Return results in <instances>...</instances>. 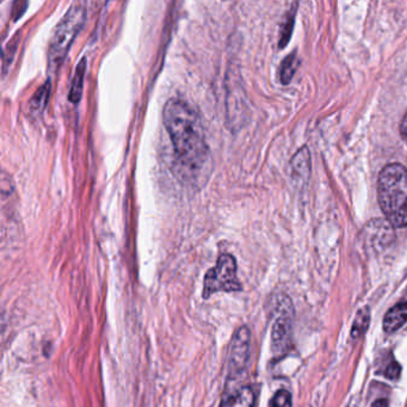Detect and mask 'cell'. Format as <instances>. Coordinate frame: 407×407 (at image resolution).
<instances>
[{
	"mask_svg": "<svg viewBox=\"0 0 407 407\" xmlns=\"http://www.w3.org/2000/svg\"><path fill=\"white\" fill-rule=\"evenodd\" d=\"M400 133H401L403 137L407 139V114L403 116L401 125H400Z\"/></svg>",
	"mask_w": 407,
	"mask_h": 407,
	"instance_id": "d6986e66",
	"label": "cell"
},
{
	"mask_svg": "<svg viewBox=\"0 0 407 407\" xmlns=\"http://www.w3.org/2000/svg\"><path fill=\"white\" fill-rule=\"evenodd\" d=\"M393 225L388 220H372L367 223L363 233L365 234V242L372 244L374 247L386 246L393 242L394 231Z\"/></svg>",
	"mask_w": 407,
	"mask_h": 407,
	"instance_id": "ba28073f",
	"label": "cell"
},
{
	"mask_svg": "<svg viewBox=\"0 0 407 407\" xmlns=\"http://www.w3.org/2000/svg\"><path fill=\"white\" fill-rule=\"evenodd\" d=\"M292 164H293L294 173H301V177L303 173L306 176H308V173H310V156H308L307 149H303L300 151L294 158Z\"/></svg>",
	"mask_w": 407,
	"mask_h": 407,
	"instance_id": "5bb4252c",
	"label": "cell"
},
{
	"mask_svg": "<svg viewBox=\"0 0 407 407\" xmlns=\"http://www.w3.org/2000/svg\"><path fill=\"white\" fill-rule=\"evenodd\" d=\"M49 90H51V82H46L32 96V101L29 102V106L34 114H41L44 111L47 106Z\"/></svg>",
	"mask_w": 407,
	"mask_h": 407,
	"instance_id": "7c38bea8",
	"label": "cell"
},
{
	"mask_svg": "<svg viewBox=\"0 0 407 407\" xmlns=\"http://www.w3.org/2000/svg\"><path fill=\"white\" fill-rule=\"evenodd\" d=\"M163 121L182 175L188 180H200L211 161V149L200 115L184 99L171 98L163 110Z\"/></svg>",
	"mask_w": 407,
	"mask_h": 407,
	"instance_id": "6da1fadb",
	"label": "cell"
},
{
	"mask_svg": "<svg viewBox=\"0 0 407 407\" xmlns=\"http://www.w3.org/2000/svg\"><path fill=\"white\" fill-rule=\"evenodd\" d=\"M27 1H16L13 3V6H12V18L17 20V18H20L24 12H25V8H27Z\"/></svg>",
	"mask_w": 407,
	"mask_h": 407,
	"instance_id": "ac0fdd59",
	"label": "cell"
},
{
	"mask_svg": "<svg viewBox=\"0 0 407 407\" xmlns=\"http://www.w3.org/2000/svg\"><path fill=\"white\" fill-rule=\"evenodd\" d=\"M251 332L247 326L235 331L230 344L228 377H243L250 360Z\"/></svg>",
	"mask_w": 407,
	"mask_h": 407,
	"instance_id": "8992f818",
	"label": "cell"
},
{
	"mask_svg": "<svg viewBox=\"0 0 407 407\" xmlns=\"http://www.w3.org/2000/svg\"><path fill=\"white\" fill-rule=\"evenodd\" d=\"M299 60L296 58V53L288 55L282 65H281V82L287 85L293 79L295 71L298 68Z\"/></svg>",
	"mask_w": 407,
	"mask_h": 407,
	"instance_id": "4fadbf2b",
	"label": "cell"
},
{
	"mask_svg": "<svg viewBox=\"0 0 407 407\" xmlns=\"http://www.w3.org/2000/svg\"><path fill=\"white\" fill-rule=\"evenodd\" d=\"M294 12L293 13L290 12L289 18H288L286 23L283 24L282 25L281 39H280V47L281 48L284 47V46H286V44L289 42V37L290 35H292V32H293Z\"/></svg>",
	"mask_w": 407,
	"mask_h": 407,
	"instance_id": "2e32d148",
	"label": "cell"
},
{
	"mask_svg": "<svg viewBox=\"0 0 407 407\" xmlns=\"http://www.w3.org/2000/svg\"><path fill=\"white\" fill-rule=\"evenodd\" d=\"M243 377H227L220 407H256V394L249 384L240 382Z\"/></svg>",
	"mask_w": 407,
	"mask_h": 407,
	"instance_id": "52a82bcc",
	"label": "cell"
},
{
	"mask_svg": "<svg viewBox=\"0 0 407 407\" xmlns=\"http://www.w3.org/2000/svg\"><path fill=\"white\" fill-rule=\"evenodd\" d=\"M87 8L84 1L73 3L55 27L48 47V63L51 68H59L75 37L87 22Z\"/></svg>",
	"mask_w": 407,
	"mask_h": 407,
	"instance_id": "3957f363",
	"label": "cell"
},
{
	"mask_svg": "<svg viewBox=\"0 0 407 407\" xmlns=\"http://www.w3.org/2000/svg\"><path fill=\"white\" fill-rule=\"evenodd\" d=\"M372 407H388L387 399H379L372 403Z\"/></svg>",
	"mask_w": 407,
	"mask_h": 407,
	"instance_id": "ffe728a7",
	"label": "cell"
},
{
	"mask_svg": "<svg viewBox=\"0 0 407 407\" xmlns=\"http://www.w3.org/2000/svg\"><path fill=\"white\" fill-rule=\"evenodd\" d=\"M377 197L388 221L394 227H407V170L403 165L391 164L382 168Z\"/></svg>",
	"mask_w": 407,
	"mask_h": 407,
	"instance_id": "7a4b0ae2",
	"label": "cell"
},
{
	"mask_svg": "<svg viewBox=\"0 0 407 407\" xmlns=\"http://www.w3.org/2000/svg\"><path fill=\"white\" fill-rule=\"evenodd\" d=\"M294 315L295 311L289 296L278 294L275 300L274 323L271 329V350L276 358H281L290 350Z\"/></svg>",
	"mask_w": 407,
	"mask_h": 407,
	"instance_id": "277c9868",
	"label": "cell"
},
{
	"mask_svg": "<svg viewBox=\"0 0 407 407\" xmlns=\"http://www.w3.org/2000/svg\"><path fill=\"white\" fill-rule=\"evenodd\" d=\"M292 396L287 389H280L271 398L269 407H292Z\"/></svg>",
	"mask_w": 407,
	"mask_h": 407,
	"instance_id": "9a60e30c",
	"label": "cell"
},
{
	"mask_svg": "<svg viewBox=\"0 0 407 407\" xmlns=\"http://www.w3.org/2000/svg\"><path fill=\"white\" fill-rule=\"evenodd\" d=\"M242 289L237 276V261L230 253L221 255L216 265L208 270L204 277V298L208 299L219 292H238Z\"/></svg>",
	"mask_w": 407,
	"mask_h": 407,
	"instance_id": "5b68a950",
	"label": "cell"
},
{
	"mask_svg": "<svg viewBox=\"0 0 407 407\" xmlns=\"http://www.w3.org/2000/svg\"><path fill=\"white\" fill-rule=\"evenodd\" d=\"M400 374H401V367H400V364L396 362V361H393V362L388 364L386 372H384V376H386L387 379H389V380H396V379H399Z\"/></svg>",
	"mask_w": 407,
	"mask_h": 407,
	"instance_id": "e0dca14e",
	"label": "cell"
},
{
	"mask_svg": "<svg viewBox=\"0 0 407 407\" xmlns=\"http://www.w3.org/2000/svg\"><path fill=\"white\" fill-rule=\"evenodd\" d=\"M87 58H82L79 60L78 65L75 66V75L72 79L71 89H70V94H68L70 102L75 103V104H77L82 98L84 77H85V72H87Z\"/></svg>",
	"mask_w": 407,
	"mask_h": 407,
	"instance_id": "30bf717a",
	"label": "cell"
},
{
	"mask_svg": "<svg viewBox=\"0 0 407 407\" xmlns=\"http://www.w3.org/2000/svg\"><path fill=\"white\" fill-rule=\"evenodd\" d=\"M369 323H370V311H369V307H363L357 312L355 320H353V327H351V338L358 339L363 336L368 330Z\"/></svg>",
	"mask_w": 407,
	"mask_h": 407,
	"instance_id": "8fae6325",
	"label": "cell"
},
{
	"mask_svg": "<svg viewBox=\"0 0 407 407\" xmlns=\"http://www.w3.org/2000/svg\"><path fill=\"white\" fill-rule=\"evenodd\" d=\"M407 321V302L393 306L384 318V332L393 333L403 326Z\"/></svg>",
	"mask_w": 407,
	"mask_h": 407,
	"instance_id": "9c48e42d",
	"label": "cell"
}]
</instances>
